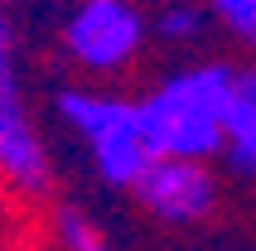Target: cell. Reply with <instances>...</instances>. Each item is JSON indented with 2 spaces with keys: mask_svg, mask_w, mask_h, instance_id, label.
<instances>
[{
  "mask_svg": "<svg viewBox=\"0 0 256 251\" xmlns=\"http://www.w3.org/2000/svg\"><path fill=\"white\" fill-rule=\"evenodd\" d=\"M232 174H256V58L232 63L228 112H222V154Z\"/></svg>",
  "mask_w": 256,
  "mask_h": 251,
  "instance_id": "8992f818",
  "label": "cell"
},
{
  "mask_svg": "<svg viewBox=\"0 0 256 251\" xmlns=\"http://www.w3.org/2000/svg\"><path fill=\"white\" fill-rule=\"evenodd\" d=\"M0 184L20 198H48L58 184V164L48 150L39 116L29 106L24 78L14 68V54H0Z\"/></svg>",
  "mask_w": 256,
  "mask_h": 251,
  "instance_id": "277c9868",
  "label": "cell"
},
{
  "mask_svg": "<svg viewBox=\"0 0 256 251\" xmlns=\"http://www.w3.org/2000/svg\"><path fill=\"white\" fill-rule=\"evenodd\" d=\"M130 198L164 227H198L222 203V179L213 164L198 160H150Z\"/></svg>",
  "mask_w": 256,
  "mask_h": 251,
  "instance_id": "5b68a950",
  "label": "cell"
},
{
  "mask_svg": "<svg viewBox=\"0 0 256 251\" xmlns=\"http://www.w3.org/2000/svg\"><path fill=\"white\" fill-rule=\"evenodd\" d=\"M232 63L228 58H194L136 97L140 130L155 160H198L213 164L222 154V112H228Z\"/></svg>",
  "mask_w": 256,
  "mask_h": 251,
  "instance_id": "6da1fadb",
  "label": "cell"
},
{
  "mask_svg": "<svg viewBox=\"0 0 256 251\" xmlns=\"http://www.w3.org/2000/svg\"><path fill=\"white\" fill-rule=\"evenodd\" d=\"M150 44V14L140 0H68L58 20V48L92 82H112L140 63Z\"/></svg>",
  "mask_w": 256,
  "mask_h": 251,
  "instance_id": "3957f363",
  "label": "cell"
},
{
  "mask_svg": "<svg viewBox=\"0 0 256 251\" xmlns=\"http://www.w3.org/2000/svg\"><path fill=\"white\" fill-rule=\"evenodd\" d=\"M0 54H14V10H10V0H0Z\"/></svg>",
  "mask_w": 256,
  "mask_h": 251,
  "instance_id": "9c48e42d",
  "label": "cell"
},
{
  "mask_svg": "<svg viewBox=\"0 0 256 251\" xmlns=\"http://www.w3.org/2000/svg\"><path fill=\"white\" fill-rule=\"evenodd\" d=\"M54 116L72 130V140L82 145L87 164L106 188H136L145 164L155 160L140 130V112L136 97L116 92V87L97 82H68L54 92Z\"/></svg>",
  "mask_w": 256,
  "mask_h": 251,
  "instance_id": "7a4b0ae2",
  "label": "cell"
},
{
  "mask_svg": "<svg viewBox=\"0 0 256 251\" xmlns=\"http://www.w3.org/2000/svg\"><path fill=\"white\" fill-rule=\"evenodd\" d=\"M145 14H150V39L164 44V48H198L213 29V14L198 0H160Z\"/></svg>",
  "mask_w": 256,
  "mask_h": 251,
  "instance_id": "52a82bcc",
  "label": "cell"
},
{
  "mask_svg": "<svg viewBox=\"0 0 256 251\" xmlns=\"http://www.w3.org/2000/svg\"><path fill=\"white\" fill-rule=\"evenodd\" d=\"M48 242H54V251H112L102 222L87 208H78V203H54V212H48Z\"/></svg>",
  "mask_w": 256,
  "mask_h": 251,
  "instance_id": "ba28073f",
  "label": "cell"
},
{
  "mask_svg": "<svg viewBox=\"0 0 256 251\" xmlns=\"http://www.w3.org/2000/svg\"><path fill=\"white\" fill-rule=\"evenodd\" d=\"M140 5H145V0H140ZM155 5H160V0H155Z\"/></svg>",
  "mask_w": 256,
  "mask_h": 251,
  "instance_id": "30bf717a",
  "label": "cell"
}]
</instances>
